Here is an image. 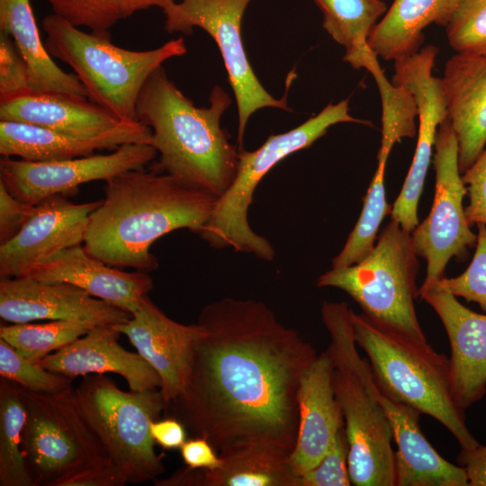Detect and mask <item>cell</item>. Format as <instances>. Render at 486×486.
Instances as JSON below:
<instances>
[{"mask_svg": "<svg viewBox=\"0 0 486 486\" xmlns=\"http://www.w3.org/2000/svg\"><path fill=\"white\" fill-rule=\"evenodd\" d=\"M187 467L214 470L221 464V458L213 446L203 437L187 439L179 448Z\"/></svg>", "mask_w": 486, "mask_h": 486, "instance_id": "7bdbcfd3", "label": "cell"}, {"mask_svg": "<svg viewBox=\"0 0 486 486\" xmlns=\"http://www.w3.org/2000/svg\"><path fill=\"white\" fill-rule=\"evenodd\" d=\"M387 162L378 161L377 168L364 199L358 220L341 251L332 259V268L353 266L374 248L380 225L391 214L392 206L385 197L384 173Z\"/></svg>", "mask_w": 486, "mask_h": 486, "instance_id": "1f68e13d", "label": "cell"}, {"mask_svg": "<svg viewBox=\"0 0 486 486\" xmlns=\"http://www.w3.org/2000/svg\"><path fill=\"white\" fill-rule=\"evenodd\" d=\"M113 328L158 373L159 391L168 405L186 384L193 347L202 333L198 323L184 325L170 319L148 295L127 322Z\"/></svg>", "mask_w": 486, "mask_h": 486, "instance_id": "e0dca14e", "label": "cell"}, {"mask_svg": "<svg viewBox=\"0 0 486 486\" xmlns=\"http://www.w3.org/2000/svg\"><path fill=\"white\" fill-rule=\"evenodd\" d=\"M0 32L14 41L29 72L30 89L88 97L75 74L63 71L42 42L30 0H0Z\"/></svg>", "mask_w": 486, "mask_h": 486, "instance_id": "83f0119b", "label": "cell"}, {"mask_svg": "<svg viewBox=\"0 0 486 486\" xmlns=\"http://www.w3.org/2000/svg\"><path fill=\"white\" fill-rule=\"evenodd\" d=\"M463 174L486 146V54L457 53L441 77Z\"/></svg>", "mask_w": 486, "mask_h": 486, "instance_id": "603a6c76", "label": "cell"}, {"mask_svg": "<svg viewBox=\"0 0 486 486\" xmlns=\"http://www.w3.org/2000/svg\"><path fill=\"white\" fill-rule=\"evenodd\" d=\"M24 392L22 451L33 486H58L78 471L111 462L81 415L74 389L58 394Z\"/></svg>", "mask_w": 486, "mask_h": 486, "instance_id": "30bf717a", "label": "cell"}, {"mask_svg": "<svg viewBox=\"0 0 486 486\" xmlns=\"http://www.w3.org/2000/svg\"><path fill=\"white\" fill-rule=\"evenodd\" d=\"M126 483L128 480L122 471L109 462L78 471L63 479L58 486H123Z\"/></svg>", "mask_w": 486, "mask_h": 486, "instance_id": "b9f144b4", "label": "cell"}, {"mask_svg": "<svg viewBox=\"0 0 486 486\" xmlns=\"http://www.w3.org/2000/svg\"><path fill=\"white\" fill-rule=\"evenodd\" d=\"M462 0H394L373 29L368 46L377 57L397 61L417 53L432 23L446 27Z\"/></svg>", "mask_w": 486, "mask_h": 486, "instance_id": "4316f807", "label": "cell"}, {"mask_svg": "<svg viewBox=\"0 0 486 486\" xmlns=\"http://www.w3.org/2000/svg\"><path fill=\"white\" fill-rule=\"evenodd\" d=\"M0 317L10 323L75 320L94 326L127 322L131 314L64 282H43L31 276L1 277Z\"/></svg>", "mask_w": 486, "mask_h": 486, "instance_id": "2e32d148", "label": "cell"}, {"mask_svg": "<svg viewBox=\"0 0 486 486\" xmlns=\"http://www.w3.org/2000/svg\"><path fill=\"white\" fill-rule=\"evenodd\" d=\"M151 129L139 121L95 137H80L36 124L0 120V154L32 162L90 156L99 149H115L124 144H150Z\"/></svg>", "mask_w": 486, "mask_h": 486, "instance_id": "cb8c5ba5", "label": "cell"}, {"mask_svg": "<svg viewBox=\"0 0 486 486\" xmlns=\"http://www.w3.org/2000/svg\"><path fill=\"white\" fill-rule=\"evenodd\" d=\"M435 196L428 216L411 232L418 256L427 261V274L418 296L444 276L453 257L462 258L476 244L463 202L467 194L458 163V145L446 119L438 128L435 142Z\"/></svg>", "mask_w": 486, "mask_h": 486, "instance_id": "7c38bea8", "label": "cell"}, {"mask_svg": "<svg viewBox=\"0 0 486 486\" xmlns=\"http://www.w3.org/2000/svg\"><path fill=\"white\" fill-rule=\"evenodd\" d=\"M477 227L475 253L468 267L455 277L443 276L430 289L476 302L486 312V225Z\"/></svg>", "mask_w": 486, "mask_h": 486, "instance_id": "d590c367", "label": "cell"}, {"mask_svg": "<svg viewBox=\"0 0 486 486\" xmlns=\"http://www.w3.org/2000/svg\"><path fill=\"white\" fill-rule=\"evenodd\" d=\"M348 443L345 425L321 461L301 476V486H349Z\"/></svg>", "mask_w": 486, "mask_h": 486, "instance_id": "74e56055", "label": "cell"}, {"mask_svg": "<svg viewBox=\"0 0 486 486\" xmlns=\"http://www.w3.org/2000/svg\"><path fill=\"white\" fill-rule=\"evenodd\" d=\"M345 302H324L321 319L329 334L332 383L348 443V471L356 486H395V451L389 420L372 390L373 373L357 350Z\"/></svg>", "mask_w": 486, "mask_h": 486, "instance_id": "277c9868", "label": "cell"}, {"mask_svg": "<svg viewBox=\"0 0 486 486\" xmlns=\"http://www.w3.org/2000/svg\"><path fill=\"white\" fill-rule=\"evenodd\" d=\"M322 14V27L346 49L344 61L361 69L371 50L368 38L378 19L387 12L382 0H313Z\"/></svg>", "mask_w": 486, "mask_h": 486, "instance_id": "f1b7e54d", "label": "cell"}, {"mask_svg": "<svg viewBox=\"0 0 486 486\" xmlns=\"http://www.w3.org/2000/svg\"><path fill=\"white\" fill-rule=\"evenodd\" d=\"M418 257L411 232L391 219L364 259L350 266L331 268L316 284L344 291L371 319L427 340L414 304Z\"/></svg>", "mask_w": 486, "mask_h": 486, "instance_id": "9c48e42d", "label": "cell"}, {"mask_svg": "<svg viewBox=\"0 0 486 486\" xmlns=\"http://www.w3.org/2000/svg\"><path fill=\"white\" fill-rule=\"evenodd\" d=\"M377 58L371 50L362 62V68L372 74L380 94L382 128L377 160L387 162L397 142L416 136L418 109L413 94L406 87L387 79Z\"/></svg>", "mask_w": 486, "mask_h": 486, "instance_id": "4dcf8cb0", "label": "cell"}, {"mask_svg": "<svg viewBox=\"0 0 486 486\" xmlns=\"http://www.w3.org/2000/svg\"><path fill=\"white\" fill-rule=\"evenodd\" d=\"M74 396L110 461L129 483L154 481L165 472L149 428L166 408L159 390L124 392L110 377L90 374L74 389Z\"/></svg>", "mask_w": 486, "mask_h": 486, "instance_id": "ba28073f", "label": "cell"}, {"mask_svg": "<svg viewBox=\"0 0 486 486\" xmlns=\"http://www.w3.org/2000/svg\"><path fill=\"white\" fill-rule=\"evenodd\" d=\"M27 418L25 392L17 383L0 380V486H33L22 451Z\"/></svg>", "mask_w": 486, "mask_h": 486, "instance_id": "f546056e", "label": "cell"}, {"mask_svg": "<svg viewBox=\"0 0 486 486\" xmlns=\"http://www.w3.org/2000/svg\"><path fill=\"white\" fill-rule=\"evenodd\" d=\"M101 202L74 203L57 194L37 203L21 230L0 244V276H26L56 253L84 243L90 214Z\"/></svg>", "mask_w": 486, "mask_h": 486, "instance_id": "9a60e30c", "label": "cell"}, {"mask_svg": "<svg viewBox=\"0 0 486 486\" xmlns=\"http://www.w3.org/2000/svg\"><path fill=\"white\" fill-rule=\"evenodd\" d=\"M35 205L14 196L0 180V244L13 238L23 227Z\"/></svg>", "mask_w": 486, "mask_h": 486, "instance_id": "60d3db41", "label": "cell"}, {"mask_svg": "<svg viewBox=\"0 0 486 486\" xmlns=\"http://www.w3.org/2000/svg\"><path fill=\"white\" fill-rule=\"evenodd\" d=\"M28 276L43 282L74 284L130 314L154 287L148 273L124 272L92 256L82 245L56 253L37 265Z\"/></svg>", "mask_w": 486, "mask_h": 486, "instance_id": "ffe728a7", "label": "cell"}, {"mask_svg": "<svg viewBox=\"0 0 486 486\" xmlns=\"http://www.w3.org/2000/svg\"><path fill=\"white\" fill-rule=\"evenodd\" d=\"M94 327L75 320L12 323L0 327V338L26 359L37 362L84 336Z\"/></svg>", "mask_w": 486, "mask_h": 486, "instance_id": "d6a6232c", "label": "cell"}, {"mask_svg": "<svg viewBox=\"0 0 486 486\" xmlns=\"http://www.w3.org/2000/svg\"><path fill=\"white\" fill-rule=\"evenodd\" d=\"M0 120L40 125L80 137H95L122 125V121L86 97L30 91L0 102Z\"/></svg>", "mask_w": 486, "mask_h": 486, "instance_id": "484cf974", "label": "cell"}, {"mask_svg": "<svg viewBox=\"0 0 486 486\" xmlns=\"http://www.w3.org/2000/svg\"><path fill=\"white\" fill-rule=\"evenodd\" d=\"M218 196L166 173L132 169L105 181L104 198L90 214L84 247L104 263L148 273L157 239L188 229L198 233Z\"/></svg>", "mask_w": 486, "mask_h": 486, "instance_id": "7a4b0ae2", "label": "cell"}, {"mask_svg": "<svg viewBox=\"0 0 486 486\" xmlns=\"http://www.w3.org/2000/svg\"><path fill=\"white\" fill-rule=\"evenodd\" d=\"M251 0H181L163 11L168 33L192 34L195 27L205 31L217 43L238 107V150L250 116L261 108L292 112L286 96L274 98L262 86L247 57L242 40V20Z\"/></svg>", "mask_w": 486, "mask_h": 486, "instance_id": "8fae6325", "label": "cell"}, {"mask_svg": "<svg viewBox=\"0 0 486 486\" xmlns=\"http://www.w3.org/2000/svg\"><path fill=\"white\" fill-rule=\"evenodd\" d=\"M53 14L71 24L88 28L92 32L109 35L118 21L113 0H45Z\"/></svg>", "mask_w": 486, "mask_h": 486, "instance_id": "8d00e7d4", "label": "cell"}, {"mask_svg": "<svg viewBox=\"0 0 486 486\" xmlns=\"http://www.w3.org/2000/svg\"><path fill=\"white\" fill-rule=\"evenodd\" d=\"M439 48L427 45L417 53L394 61L392 83L406 87L418 109V140L401 190L392 206L391 219L407 231L418 224V207L439 126L447 119V103L441 77L432 71Z\"/></svg>", "mask_w": 486, "mask_h": 486, "instance_id": "4fadbf2b", "label": "cell"}, {"mask_svg": "<svg viewBox=\"0 0 486 486\" xmlns=\"http://www.w3.org/2000/svg\"><path fill=\"white\" fill-rule=\"evenodd\" d=\"M333 364L327 350L303 374L298 390L299 427L290 463L296 475L314 468L345 425L332 383Z\"/></svg>", "mask_w": 486, "mask_h": 486, "instance_id": "44dd1931", "label": "cell"}, {"mask_svg": "<svg viewBox=\"0 0 486 486\" xmlns=\"http://www.w3.org/2000/svg\"><path fill=\"white\" fill-rule=\"evenodd\" d=\"M149 428L154 442L164 449H178L187 440L185 427L171 417L152 421Z\"/></svg>", "mask_w": 486, "mask_h": 486, "instance_id": "ee69618b", "label": "cell"}, {"mask_svg": "<svg viewBox=\"0 0 486 486\" xmlns=\"http://www.w3.org/2000/svg\"><path fill=\"white\" fill-rule=\"evenodd\" d=\"M0 376L23 389L48 394L73 390V379L51 372L21 356L12 346L0 338Z\"/></svg>", "mask_w": 486, "mask_h": 486, "instance_id": "836d02e7", "label": "cell"}, {"mask_svg": "<svg viewBox=\"0 0 486 486\" xmlns=\"http://www.w3.org/2000/svg\"><path fill=\"white\" fill-rule=\"evenodd\" d=\"M456 460L465 472L469 486H486V445L461 448Z\"/></svg>", "mask_w": 486, "mask_h": 486, "instance_id": "f6af8a7d", "label": "cell"}, {"mask_svg": "<svg viewBox=\"0 0 486 486\" xmlns=\"http://www.w3.org/2000/svg\"><path fill=\"white\" fill-rule=\"evenodd\" d=\"M209 103V106L196 107L161 66L142 86L136 113L138 121L151 129V145L159 155L160 171L219 197L236 176L239 150L220 126L230 97L217 85Z\"/></svg>", "mask_w": 486, "mask_h": 486, "instance_id": "3957f363", "label": "cell"}, {"mask_svg": "<svg viewBox=\"0 0 486 486\" xmlns=\"http://www.w3.org/2000/svg\"><path fill=\"white\" fill-rule=\"evenodd\" d=\"M340 122L372 126L370 122L350 115L348 99H345L328 104L296 128L270 135L253 151L239 150L237 173L231 184L218 197L210 219L197 234L213 248H231L266 261L273 260L274 249L272 244L256 233L248 221L255 190L261 179L281 160L309 148L324 136L329 127Z\"/></svg>", "mask_w": 486, "mask_h": 486, "instance_id": "52a82bcc", "label": "cell"}, {"mask_svg": "<svg viewBox=\"0 0 486 486\" xmlns=\"http://www.w3.org/2000/svg\"><path fill=\"white\" fill-rule=\"evenodd\" d=\"M120 336L113 326H95L36 363L71 379L112 373L121 375L130 391L159 388L158 373L140 355L124 349L118 342Z\"/></svg>", "mask_w": 486, "mask_h": 486, "instance_id": "7402d4cb", "label": "cell"}, {"mask_svg": "<svg viewBox=\"0 0 486 486\" xmlns=\"http://www.w3.org/2000/svg\"><path fill=\"white\" fill-rule=\"evenodd\" d=\"M30 91L27 66L12 37L0 32V102Z\"/></svg>", "mask_w": 486, "mask_h": 486, "instance_id": "f35d334b", "label": "cell"}, {"mask_svg": "<svg viewBox=\"0 0 486 486\" xmlns=\"http://www.w3.org/2000/svg\"><path fill=\"white\" fill-rule=\"evenodd\" d=\"M469 196L465 215L470 226L486 225V146L476 160L463 173Z\"/></svg>", "mask_w": 486, "mask_h": 486, "instance_id": "ab89813d", "label": "cell"}, {"mask_svg": "<svg viewBox=\"0 0 486 486\" xmlns=\"http://www.w3.org/2000/svg\"><path fill=\"white\" fill-rule=\"evenodd\" d=\"M158 155L150 144H124L109 154L45 162L3 157L0 180L19 200L36 205L57 194H74L86 183L144 168Z\"/></svg>", "mask_w": 486, "mask_h": 486, "instance_id": "5bb4252c", "label": "cell"}, {"mask_svg": "<svg viewBox=\"0 0 486 486\" xmlns=\"http://www.w3.org/2000/svg\"><path fill=\"white\" fill-rule=\"evenodd\" d=\"M291 453L265 446H245L219 454L214 470L179 469L170 477L156 479L155 486H301L293 472Z\"/></svg>", "mask_w": 486, "mask_h": 486, "instance_id": "d4e9b609", "label": "cell"}, {"mask_svg": "<svg viewBox=\"0 0 486 486\" xmlns=\"http://www.w3.org/2000/svg\"><path fill=\"white\" fill-rule=\"evenodd\" d=\"M358 347L366 354L376 382L395 399L443 425L460 448L479 442L469 430L464 411L452 396L449 357L420 340L351 310Z\"/></svg>", "mask_w": 486, "mask_h": 486, "instance_id": "5b68a950", "label": "cell"}, {"mask_svg": "<svg viewBox=\"0 0 486 486\" xmlns=\"http://www.w3.org/2000/svg\"><path fill=\"white\" fill-rule=\"evenodd\" d=\"M446 32L457 53L486 54V0H462Z\"/></svg>", "mask_w": 486, "mask_h": 486, "instance_id": "e575fe53", "label": "cell"}, {"mask_svg": "<svg viewBox=\"0 0 486 486\" xmlns=\"http://www.w3.org/2000/svg\"><path fill=\"white\" fill-rule=\"evenodd\" d=\"M174 2L175 0H113V8L117 17L121 20L153 6L164 10Z\"/></svg>", "mask_w": 486, "mask_h": 486, "instance_id": "bcb514c9", "label": "cell"}, {"mask_svg": "<svg viewBox=\"0 0 486 486\" xmlns=\"http://www.w3.org/2000/svg\"><path fill=\"white\" fill-rule=\"evenodd\" d=\"M371 385L397 446L395 486H469L464 470L441 456L423 434L421 412L392 397L374 375Z\"/></svg>", "mask_w": 486, "mask_h": 486, "instance_id": "d6986e66", "label": "cell"}, {"mask_svg": "<svg viewBox=\"0 0 486 486\" xmlns=\"http://www.w3.org/2000/svg\"><path fill=\"white\" fill-rule=\"evenodd\" d=\"M419 297L445 328L451 350L452 396L465 411L486 393V314L472 310L445 292L430 289Z\"/></svg>", "mask_w": 486, "mask_h": 486, "instance_id": "ac0fdd59", "label": "cell"}, {"mask_svg": "<svg viewBox=\"0 0 486 486\" xmlns=\"http://www.w3.org/2000/svg\"><path fill=\"white\" fill-rule=\"evenodd\" d=\"M186 384L166 406L192 437L218 454L251 445L292 453L298 433V390L316 348L264 302L223 298L197 320Z\"/></svg>", "mask_w": 486, "mask_h": 486, "instance_id": "6da1fadb", "label": "cell"}, {"mask_svg": "<svg viewBox=\"0 0 486 486\" xmlns=\"http://www.w3.org/2000/svg\"><path fill=\"white\" fill-rule=\"evenodd\" d=\"M41 25L49 54L74 70L94 104L126 122L138 121L136 104L148 76L167 59L187 52L183 37L137 51L114 45L110 34L85 32L54 14Z\"/></svg>", "mask_w": 486, "mask_h": 486, "instance_id": "8992f818", "label": "cell"}]
</instances>
